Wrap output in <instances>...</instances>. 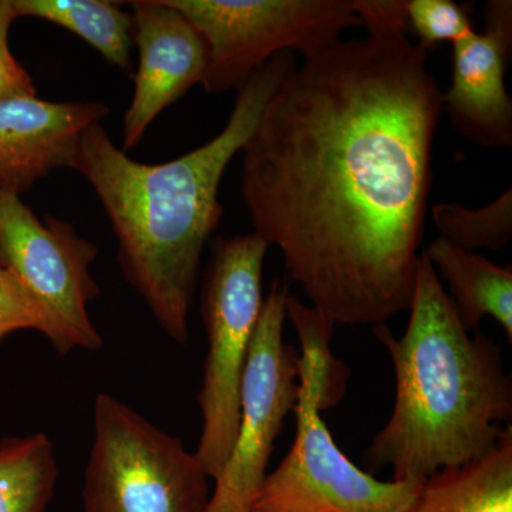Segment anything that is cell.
<instances>
[{
    "label": "cell",
    "mask_w": 512,
    "mask_h": 512,
    "mask_svg": "<svg viewBox=\"0 0 512 512\" xmlns=\"http://www.w3.org/2000/svg\"><path fill=\"white\" fill-rule=\"evenodd\" d=\"M355 10L367 33L406 32L407 0H355Z\"/></svg>",
    "instance_id": "20"
},
{
    "label": "cell",
    "mask_w": 512,
    "mask_h": 512,
    "mask_svg": "<svg viewBox=\"0 0 512 512\" xmlns=\"http://www.w3.org/2000/svg\"><path fill=\"white\" fill-rule=\"evenodd\" d=\"M296 436L249 512H403L420 484L380 481L350 461L320 417L328 409L319 349L302 340Z\"/></svg>",
    "instance_id": "6"
},
{
    "label": "cell",
    "mask_w": 512,
    "mask_h": 512,
    "mask_svg": "<svg viewBox=\"0 0 512 512\" xmlns=\"http://www.w3.org/2000/svg\"><path fill=\"white\" fill-rule=\"evenodd\" d=\"M407 26L426 52L440 43L454 45L474 32L467 9L453 0H407Z\"/></svg>",
    "instance_id": "18"
},
{
    "label": "cell",
    "mask_w": 512,
    "mask_h": 512,
    "mask_svg": "<svg viewBox=\"0 0 512 512\" xmlns=\"http://www.w3.org/2000/svg\"><path fill=\"white\" fill-rule=\"evenodd\" d=\"M431 218L441 238L457 247L498 251L512 239V190H505L487 207L471 210L458 202H441L431 208Z\"/></svg>",
    "instance_id": "17"
},
{
    "label": "cell",
    "mask_w": 512,
    "mask_h": 512,
    "mask_svg": "<svg viewBox=\"0 0 512 512\" xmlns=\"http://www.w3.org/2000/svg\"><path fill=\"white\" fill-rule=\"evenodd\" d=\"M511 50L510 0L488 2L484 32L474 30L453 45V74L443 94V111L476 146H512V100L505 87Z\"/></svg>",
    "instance_id": "11"
},
{
    "label": "cell",
    "mask_w": 512,
    "mask_h": 512,
    "mask_svg": "<svg viewBox=\"0 0 512 512\" xmlns=\"http://www.w3.org/2000/svg\"><path fill=\"white\" fill-rule=\"evenodd\" d=\"M18 18L46 20L93 47L107 63L131 72L134 23L123 3L109 0H13Z\"/></svg>",
    "instance_id": "15"
},
{
    "label": "cell",
    "mask_w": 512,
    "mask_h": 512,
    "mask_svg": "<svg viewBox=\"0 0 512 512\" xmlns=\"http://www.w3.org/2000/svg\"><path fill=\"white\" fill-rule=\"evenodd\" d=\"M406 32L306 57L242 148L254 232L333 326H380L412 303L443 94Z\"/></svg>",
    "instance_id": "1"
},
{
    "label": "cell",
    "mask_w": 512,
    "mask_h": 512,
    "mask_svg": "<svg viewBox=\"0 0 512 512\" xmlns=\"http://www.w3.org/2000/svg\"><path fill=\"white\" fill-rule=\"evenodd\" d=\"M288 296L275 279L264 298L242 377L237 436L204 512H249L276 437L298 403L301 353L284 342Z\"/></svg>",
    "instance_id": "9"
},
{
    "label": "cell",
    "mask_w": 512,
    "mask_h": 512,
    "mask_svg": "<svg viewBox=\"0 0 512 512\" xmlns=\"http://www.w3.org/2000/svg\"><path fill=\"white\" fill-rule=\"evenodd\" d=\"M20 94H37L28 70L8 46L0 47V100Z\"/></svg>",
    "instance_id": "21"
},
{
    "label": "cell",
    "mask_w": 512,
    "mask_h": 512,
    "mask_svg": "<svg viewBox=\"0 0 512 512\" xmlns=\"http://www.w3.org/2000/svg\"><path fill=\"white\" fill-rule=\"evenodd\" d=\"M46 328V315L40 303L18 276L0 264V343L20 330H37L45 335Z\"/></svg>",
    "instance_id": "19"
},
{
    "label": "cell",
    "mask_w": 512,
    "mask_h": 512,
    "mask_svg": "<svg viewBox=\"0 0 512 512\" xmlns=\"http://www.w3.org/2000/svg\"><path fill=\"white\" fill-rule=\"evenodd\" d=\"M409 312L400 338L386 325L373 330L392 359L396 399L366 448L365 471L390 468L392 481L421 484L494 450L512 427V382L498 345L464 328L423 254Z\"/></svg>",
    "instance_id": "3"
},
{
    "label": "cell",
    "mask_w": 512,
    "mask_h": 512,
    "mask_svg": "<svg viewBox=\"0 0 512 512\" xmlns=\"http://www.w3.org/2000/svg\"><path fill=\"white\" fill-rule=\"evenodd\" d=\"M296 64L293 52L268 60L238 87L220 133L167 163L128 157L103 123L93 124L80 138L72 170L89 181L103 205L117 239L121 272L158 325L181 345L190 338L202 254L224 217L222 178Z\"/></svg>",
    "instance_id": "2"
},
{
    "label": "cell",
    "mask_w": 512,
    "mask_h": 512,
    "mask_svg": "<svg viewBox=\"0 0 512 512\" xmlns=\"http://www.w3.org/2000/svg\"><path fill=\"white\" fill-rule=\"evenodd\" d=\"M109 114L100 101L0 100V190L22 195L53 171L72 170L84 131Z\"/></svg>",
    "instance_id": "12"
},
{
    "label": "cell",
    "mask_w": 512,
    "mask_h": 512,
    "mask_svg": "<svg viewBox=\"0 0 512 512\" xmlns=\"http://www.w3.org/2000/svg\"><path fill=\"white\" fill-rule=\"evenodd\" d=\"M57 477L55 448L45 434L0 441V512H46Z\"/></svg>",
    "instance_id": "16"
},
{
    "label": "cell",
    "mask_w": 512,
    "mask_h": 512,
    "mask_svg": "<svg viewBox=\"0 0 512 512\" xmlns=\"http://www.w3.org/2000/svg\"><path fill=\"white\" fill-rule=\"evenodd\" d=\"M204 39L207 94L238 89L272 57L318 55L362 25L355 0H168Z\"/></svg>",
    "instance_id": "7"
},
{
    "label": "cell",
    "mask_w": 512,
    "mask_h": 512,
    "mask_svg": "<svg viewBox=\"0 0 512 512\" xmlns=\"http://www.w3.org/2000/svg\"><path fill=\"white\" fill-rule=\"evenodd\" d=\"M99 249L72 222L39 218L22 195L0 190V264L18 276L46 315V339L60 355L99 350L89 305L100 295L90 272Z\"/></svg>",
    "instance_id": "8"
},
{
    "label": "cell",
    "mask_w": 512,
    "mask_h": 512,
    "mask_svg": "<svg viewBox=\"0 0 512 512\" xmlns=\"http://www.w3.org/2000/svg\"><path fill=\"white\" fill-rule=\"evenodd\" d=\"M138 69L124 114L123 148L133 150L165 109L202 82L208 64L204 39L168 0L128 2Z\"/></svg>",
    "instance_id": "10"
},
{
    "label": "cell",
    "mask_w": 512,
    "mask_h": 512,
    "mask_svg": "<svg viewBox=\"0 0 512 512\" xmlns=\"http://www.w3.org/2000/svg\"><path fill=\"white\" fill-rule=\"evenodd\" d=\"M268 249L255 232L215 239L202 285L208 352L197 394L202 431L195 456L212 480L227 463L237 436L242 377L264 305L262 272Z\"/></svg>",
    "instance_id": "4"
},
{
    "label": "cell",
    "mask_w": 512,
    "mask_h": 512,
    "mask_svg": "<svg viewBox=\"0 0 512 512\" xmlns=\"http://www.w3.org/2000/svg\"><path fill=\"white\" fill-rule=\"evenodd\" d=\"M403 512H512V427L487 456L423 481Z\"/></svg>",
    "instance_id": "14"
},
{
    "label": "cell",
    "mask_w": 512,
    "mask_h": 512,
    "mask_svg": "<svg viewBox=\"0 0 512 512\" xmlns=\"http://www.w3.org/2000/svg\"><path fill=\"white\" fill-rule=\"evenodd\" d=\"M18 18L13 0H0V47L9 45V30Z\"/></svg>",
    "instance_id": "22"
},
{
    "label": "cell",
    "mask_w": 512,
    "mask_h": 512,
    "mask_svg": "<svg viewBox=\"0 0 512 512\" xmlns=\"http://www.w3.org/2000/svg\"><path fill=\"white\" fill-rule=\"evenodd\" d=\"M208 474L183 441L110 394L94 403L86 512H204Z\"/></svg>",
    "instance_id": "5"
},
{
    "label": "cell",
    "mask_w": 512,
    "mask_h": 512,
    "mask_svg": "<svg viewBox=\"0 0 512 512\" xmlns=\"http://www.w3.org/2000/svg\"><path fill=\"white\" fill-rule=\"evenodd\" d=\"M423 255L446 281L448 298L468 332L490 316L500 323L512 342V269L495 265L476 252L457 247L444 238L434 239ZM441 281V282H443Z\"/></svg>",
    "instance_id": "13"
}]
</instances>
